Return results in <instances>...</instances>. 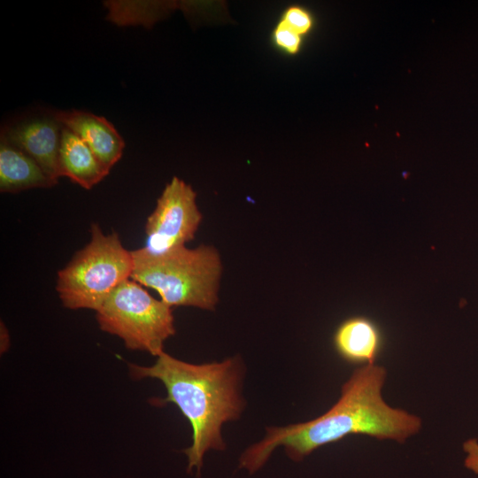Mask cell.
<instances>
[{
	"label": "cell",
	"instance_id": "obj_13",
	"mask_svg": "<svg viewBox=\"0 0 478 478\" xmlns=\"http://www.w3.org/2000/svg\"><path fill=\"white\" fill-rule=\"evenodd\" d=\"M280 19L301 35L306 34L311 29L312 24L308 12L298 5L287 7Z\"/></svg>",
	"mask_w": 478,
	"mask_h": 478
},
{
	"label": "cell",
	"instance_id": "obj_9",
	"mask_svg": "<svg viewBox=\"0 0 478 478\" xmlns=\"http://www.w3.org/2000/svg\"><path fill=\"white\" fill-rule=\"evenodd\" d=\"M333 344L337 354L351 364L374 365L383 346L379 326L366 316H351L336 328Z\"/></svg>",
	"mask_w": 478,
	"mask_h": 478
},
{
	"label": "cell",
	"instance_id": "obj_6",
	"mask_svg": "<svg viewBox=\"0 0 478 478\" xmlns=\"http://www.w3.org/2000/svg\"><path fill=\"white\" fill-rule=\"evenodd\" d=\"M196 198L197 193L189 184L173 177L147 219L145 243L141 249L160 255L193 240L203 219Z\"/></svg>",
	"mask_w": 478,
	"mask_h": 478
},
{
	"label": "cell",
	"instance_id": "obj_5",
	"mask_svg": "<svg viewBox=\"0 0 478 478\" xmlns=\"http://www.w3.org/2000/svg\"><path fill=\"white\" fill-rule=\"evenodd\" d=\"M100 328L121 338L127 348L158 356L175 334L172 307L153 297L131 278L123 281L96 311Z\"/></svg>",
	"mask_w": 478,
	"mask_h": 478
},
{
	"label": "cell",
	"instance_id": "obj_11",
	"mask_svg": "<svg viewBox=\"0 0 478 478\" xmlns=\"http://www.w3.org/2000/svg\"><path fill=\"white\" fill-rule=\"evenodd\" d=\"M57 183L27 153L1 139L0 190L16 193L35 188H50Z\"/></svg>",
	"mask_w": 478,
	"mask_h": 478
},
{
	"label": "cell",
	"instance_id": "obj_3",
	"mask_svg": "<svg viewBox=\"0 0 478 478\" xmlns=\"http://www.w3.org/2000/svg\"><path fill=\"white\" fill-rule=\"evenodd\" d=\"M131 279L154 289L165 304L212 311L219 301L222 263L212 245L186 246L160 255L132 251Z\"/></svg>",
	"mask_w": 478,
	"mask_h": 478
},
{
	"label": "cell",
	"instance_id": "obj_14",
	"mask_svg": "<svg viewBox=\"0 0 478 478\" xmlns=\"http://www.w3.org/2000/svg\"><path fill=\"white\" fill-rule=\"evenodd\" d=\"M464 451L467 453L465 459V466L478 474V442L476 439H469L463 445Z\"/></svg>",
	"mask_w": 478,
	"mask_h": 478
},
{
	"label": "cell",
	"instance_id": "obj_8",
	"mask_svg": "<svg viewBox=\"0 0 478 478\" xmlns=\"http://www.w3.org/2000/svg\"><path fill=\"white\" fill-rule=\"evenodd\" d=\"M52 115L89 146L108 172L121 158L125 142L104 117L78 110L58 111Z\"/></svg>",
	"mask_w": 478,
	"mask_h": 478
},
{
	"label": "cell",
	"instance_id": "obj_2",
	"mask_svg": "<svg viewBox=\"0 0 478 478\" xmlns=\"http://www.w3.org/2000/svg\"><path fill=\"white\" fill-rule=\"evenodd\" d=\"M135 379L156 378L163 382L167 396L161 403H173L192 427V443L184 450L188 471L200 474L209 450L223 451L226 444L221 426L239 418L244 402L241 396L243 367L238 357L221 362L194 365L166 352L150 366L129 365Z\"/></svg>",
	"mask_w": 478,
	"mask_h": 478
},
{
	"label": "cell",
	"instance_id": "obj_10",
	"mask_svg": "<svg viewBox=\"0 0 478 478\" xmlns=\"http://www.w3.org/2000/svg\"><path fill=\"white\" fill-rule=\"evenodd\" d=\"M109 173L89 146L73 131L62 126L58 151L59 177L66 176L82 188L90 189Z\"/></svg>",
	"mask_w": 478,
	"mask_h": 478
},
{
	"label": "cell",
	"instance_id": "obj_1",
	"mask_svg": "<svg viewBox=\"0 0 478 478\" xmlns=\"http://www.w3.org/2000/svg\"><path fill=\"white\" fill-rule=\"evenodd\" d=\"M385 378L386 370L380 366L355 369L343 385L340 398L327 412L307 422L267 428L266 436L241 455L239 466L250 474L257 472L279 446L284 447L290 459L300 461L319 447L350 435L404 443L420 430L421 421L386 404L382 397Z\"/></svg>",
	"mask_w": 478,
	"mask_h": 478
},
{
	"label": "cell",
	"instance_id": "obj_12",
	"mask_svg": "<svg viewBox=\"0 0 478 478\" xmlns=\"http://www.w3.org/2000/svg\"><path fill=\"white\" fill-rule=\"evenodd\" d=\"M272 42L282 53L297 54L301 48L302 35L279 19L271 35Z\"/></svg>",
	"mask_w": 478,
	"mask_h": 478
},
{
	"label": "cell",
	"instance_id": "obj_4",
	"mask_svg": "<svg viewBox=\"0 0 478 478\" xmlns=\"http://www.w3.org/2000/svg\"><path fill=\"white\" fill-rule=\"evenodd\" d=\"M89 243L58 274L57 291L65 307L97 311L111 293L131 278L132 251L115 232L104 235L94 223Z\"/></svg>",
	"mask_w": 478,
	"mask_h": 478
},
{
	"label": "cell",
	"instance_id": "obj_7",
	"mask_svg": "<svg viewBox=\"0 0 478 478\" xmlns=\"http://www.w3.org/2000/svg\"><path fill=\"white\" fill-rule=\"evenodd\" d=\"M62 125L53 116L27 119L4 127L1 139L29 155L52 180L58 181Z\"/></svg>",
	"mask_w": 478,
	"mask_h": 478
}]
</instances>
